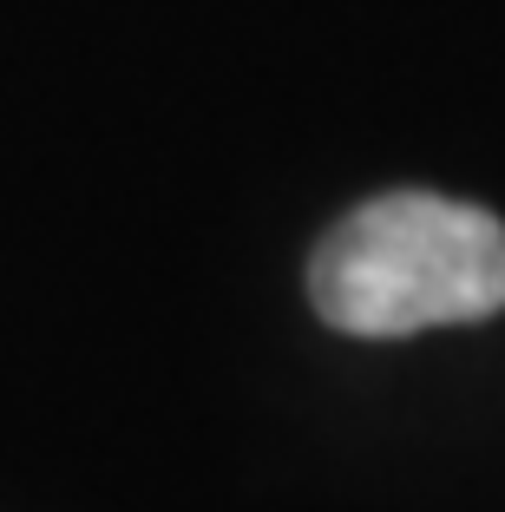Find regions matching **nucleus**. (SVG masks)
Returning <instances> with one entry per match:
<instances>
[{"label":"nucleus","mask_w":505,"mask_h":512,"mask_svg":"<svg viewBox=\"0 0 505 512\" xmlns=\"http://www.w3.org/2000/svg\"><path fill=\"white\" fill-rule=\"evenodd\" d=\"M309 296L342 335H414L505 309V224L433 191H387L322 237Z\"/></svg>","instance_id":"nucleus-1"}]
</instances>
